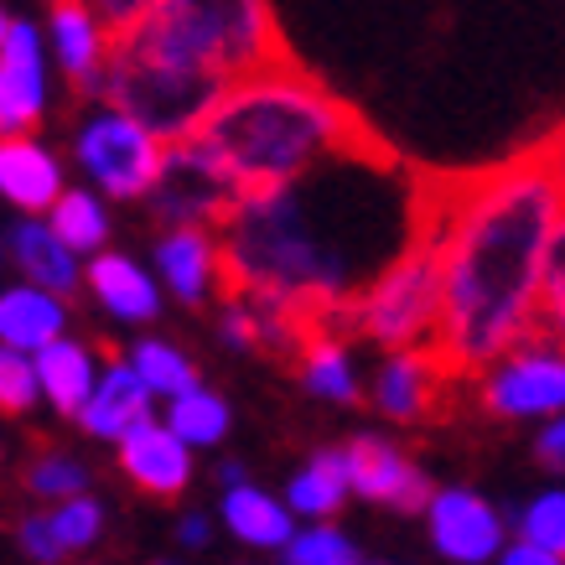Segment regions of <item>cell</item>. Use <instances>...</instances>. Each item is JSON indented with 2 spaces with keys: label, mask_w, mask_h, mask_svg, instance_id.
<instances>
[{
  "label": "cell",
  "mask_w": 565,
  "mask_h": 565,
  "mask_svg": "<svg viewBox=\"0 0 565 565\" xmlns=\"http://www.w3.org/2000/svg\"><path fill=\"white\" fill-rule=\"evenodd\" d=\"M565 198L545 151L420 188V234L441 255L436 353L451 379H482L503 353L534 338L545 265Z\"/></svg>",
  "instance_id": "cell-1"
},
{
  "label": "cell",
  "mask_w": 565,
  "mask_h": 565,
  "mask_svg": "<svg viewBox=\"0 0 565 565\" xmlns=\"http://www.w3.org/2000/svg\"><path fill=\"white\" fill-rule=\"evenodd\" d=\"M420 192H399L384 146L291 188L244 192L218 228L228 291H259L332 322L415 239Z\"/></svg>",
  "instance_id": "cell-2"
},
{
  "label": "cell",
  "mask_w": 565,
  "mask_h": 565,
  "mask_svg": "<svg viewBox=\"0 0 565 565\" xmlns=\"http://www.w3.org/2000/svg\"><path fill=\"white\" fill-rule=\"evenodd\" d=\"M203 140L244 182V192L291 188L332 161L379 151L359 109H348L332 88L317 84L291 57L228 88Z\"/></svg>",
  "instance_id": "cell-3"
},
{
  "label": "cell",
  "mask_w": 565,
  "mask_h": 565,
  "mask_svg": "<svg viewBox=\"0 0 565 565\" xmlns=\"http://www.w3.org/2000/svg\"><path fill=\"white\" fill-rule=\"evenodd\" d=\"M125 42L182 68L213 73L223 84L286 63V36L270 0H161L136 32H125Z\"/></svg>",
  "instance_id": "cell-4"
},
{
  "label": "cell",
  "mask_w": 565,
  "mask_h": 565,
  "mask_svg": "<svg viewBox=\"0 0 565 565\" xmlns=\"http://www.w3.org/2000/svg\"><path fill=\"white\" fill-rule=\"evenodd\" d=\"M228 88L234 84H223L213 73L182 68V63H167V57H151L125 36H115L109 68H104V104L130 115L161 146H182V140L203 136Z\"/></svg>",
  "instance_id": "cell-5"
},
{
  "label": "cell",
  "mask_w": 565,
  "mask_h": 565,
  "mask_svg": "<svg viewBox=\"0 0 565 565\" xmlns=\"http://www.w3.org/2000/svg\"><path fill=\"white\" fill-rule=\"evenodd\" d=\"M338 317H348L384 353L436 348V332H441V255H436V244L415 228V239Z\"/></svg>",
  "instance_id": "cell-6"
},
{
  "label": "cell",
  "mask_w": 565,
  "mask_h": 565,
  "mask_svg": "<svg viewBox=\"0 0 565 565\" xmlns=\"http://www.w3.org/2000/svg\"><path fill=\"white\" fill-rule=\"evenodd\" d=\"M146 203H151V218L161 234L167 228H207V234H218L223 223L234 218V207L244 203V182L198 136L182 140V146H167Z\"/></svg>",
  "instance_id": "cell-7"
},
{
  "label": "cell",
  "mask_w": 565,
  "mask_h": 565,
  "mask_svg": "<svg viewBox=\"0 0 565 565\" xmlns=\"http://www.w3.org/2000/svg\"><path fill=\"white\" fill-rule=\"evenodd\" d=\"M161 156L167 146L109 104L88 109L84 125L73 130V161L88 177V188L104 192L109 203H140L161 172Z\"/></svg>",
  "instance_id": "cell-8"
},
{
  "label": "cell",
  "mask_w": 565,
  "mask_h": 565,
  "mask_svg": "<svg viewBox=\"0 0 565 565\" xmlns=\"http://www.w3.org/2000/svg\"><path fill=\"white\" fill-rule=\"evenodd\" d=\"M478 399L482 411L498 420H555L565 415V348L550 338H524L514 353L478 379Z\"/></svg>",
  "instance_id": "cell-9"
},
{
  "label": "cell",
  "mask_w": 565,
  "mask_h": 565,
  "mask_svg": "<svg viewBox=\"0 0 565 565\" xmlns=\"http://www.w3.org/2000/svg\"><path fill=\"white\" fill-rule=\"evenodd\" d=\"M426 530L436 555L451 565H493L509 550V514L462 482H446L430 493Z\"/></svg>",
  "instance_id": "cell-10"
},
{
  "label": "cell",
  "mask_w": 565,
  "mask_h": 565,
  "mask_svg": "<svg viewBox=\"0 0 565 565\" xmlns=\"http://www.w3.org/2000/svg\"><path fill=\"white\" fill-rule=\"evenodd\" d=\"M343 462L353 493L369 498V503H384V509H399V514H426L430 493H436L426 467L384 436H353L343 446Z\"/></svg>",
  "instance_id": "cell-11"
},
{
  "label": "cell",
  "mask_w": 565,
  "mask_h": 565,
  "mask_svg": "<svg viewBox=\"0 0 565 565\" xmlns=\"http://www.w3.org/2000/svg\"><path fill=\"white\" fill-rule=\"evenodd\" d=\"M47 115V42L32 21H11L0 47V140L26 136Z\"/></svg>",
  "instance_id": "cell-12"
},
{
  "label": "cell",
  "mask_w": 565,
  "mask_h": 565,
  "mask_svg": "<svg viewBox=\"0 0 565 565\" xmlns=\"http://www.w3.org/2000/svg\"><path fill=\"white\" fill-rule=\"evenodd\" d=\"M446 379H451V369L441 363L436 348H405V353H384L369 394H374L379 415H390L399 426H420L441 411Z\"/></svg>",
  "instance_id": "cell-13"
},
{
  "label": "cell",
  "mask_w": 565,
  "mask_h": 565,
  "mask_svg": "<svg viewBox=\"0 0 565 565\" xmlns=\"http://www.w3.org/2000/svg\"><path fill=\"white\" fill-rule=\"evenodd\" d=\"M47 47H52V57H57V68L78 84V94H88V99L104 104V68H109L115 32L94 17L88 0H52Z\"/></svg>",
  "instance_id": "cell-14"
},
{
  "label": "cell",
  "mask_w": 565,
  "mask_h": 565,
  "mask_svg": "<svg viewBox=\"0 0 565 565\" xmlns=\"http://www.w3.org/2000/svg\"><path fill=\"white\" fill-rule=\"evenodd\" d=\"M151 265H156L161 291L177 296L182 307H203V301H213L218 286H228V275H223V244L207 228H167L156 239Z\"/></svg>",
  "instance_id": "cell-15"
},
{
  "label": "cell",
  "mask_w": 565,
  "mask_h": 565,
  "mask_svg": "<svg viewBox=\"0 0 565 565\" xmlns=\"http://www.w3.org/2000/svg\"><path fill=\"white\" fill-rule=\"evenodd\" d=\"M120 472L151 498H182L192 488V446L167 420H146L115 446Z\"/></svg>",
  "instance_id": "cell-16"
},
{
  "label": "cell",
  "mask_w": 565,
  "mask_h": 565,
  "mask_svg": "<svg viewBox=\"0 0 565 565\" xmlns=\"http://www.w3.org/2000/svg\"><path fill=\"white\" fill-rule=\"evenodd\" d=\"M84 286L94 291V301L125 327L156 322V317H161V296H167L161 280H156V270H146L140 259L120 255V249H104V255L88 259Z\"/></svg>",
  "instance_id": "cell-17"
},
{
  "label": "cell",
  "mask_w": 565,
  "mask_h": 565,
  "mask_svg": "<svg viewBox=\"0 0 565 565\" xmlns=\"http://www.w3.org/2000/svg\"><path fill=\"white\" fill-rule=\"evenodd\" d=\"M63 167L57 156L32 136H17V140H0V198L11 207H21L26 218L36 213H52L57 198H63Z\"/></svg>",
  "instance_id": "cell-18"
},
{
  "label": "cell",
  "mask_w": 565,
  "mask_h": 565,
  "mask_svg": "<svg viewBox=\"0 0 565 565\" xmlns=\"http://www.w3.org/2000/svg\"><path fill=\"white\" fill-rule=\"evenodd\" d=\"M151 405H156V394L146 390V379L130 369V359H120V363H109V369L99 374V390H94V399L84 405L78 426H84L94 441L120 446L130 430L151 420Z\"/></svg>",
  "instance_id": "cell-19"
},
{
  "label": "cell",
  "mask_w": 565,
  "mask_h": 565,
  "mask_svg": "<svg viewBox=\"0 0 565 565\" xmlns=\"http://www.w3.org/2000/svg\"><path fill=\"white\" fill-rule=\"evenodd\" d=\"M68 338V296H52L42 286H6L0 291V348L42 353V348Z\"/></svg>",
  "instance_id": "cell-20"
},
{
  "label": "cell",
  "mask_w": 565,
  "mask_h": 565,
  "mask_svg": "<svg viewBox=\"0 0 565 565\" xmlns=\"http://www.w3.org/2000/svg\"><path fill=\"white\" fill-rule=\"evenodd\" d=\"M218 524L239 545H249V550H280L296 540V514L286 509V498H275V493H265V488H255V482H244V488H228L223 493V503H218Z\"/></svg>",
  "instance_id": "cell-21"
},
{
  "label": "cell",
  "mask_w": 565,
  "mask_h": 565,
  "mask_svg": "<svg viewBox=\"0 0 565 565\" xmlns=\"http://www.w3.org/2000/svg\"><path fill=\"white\" fill-rule=\"evenodd\" d=\"M11 259L26 275V286H42L52 296H73L84 286V259L52 234L47 218H21L11 228Z\"/></svg>",
  "instance_id": "cell-22"
},
{
  "label": "cell",
  "mask_w": 565,
  "mask_h": 565,
  "mask_svg": "<svg viewBox=\"0 0 565 565\" xmlns=\"http://www.w3.org/2000/svg\"><path fill=\"white\" fill-rule=\"evenodd\" d=\"M99 359H94V348L78 343V338H63V343H52L36 353V379H42V399H47L57 415H84V405L94 399L99 390Z\"/></svg>",
  "instance_id": "cell-23"
},
{
  "label": "cell",
  "mask_w": 565,
  "mask_h": 565,
  "mask_svg": "<svg viewBox=\"0 0 565 565\" xmlns=\"http://www.w3.org/2000/svg\"><path fill=\"white\" fill-rule=\"evenodd\" d=\"M348 498H353V482H348L343 446H327V451L307 457V462L291 472V482H286V509H291L301 524H327Z\"/></svg>",
  "instance_id": "cell-24"
},
{
  "label": "cell",
  "mask_w": 565,
  "mask_h": 565,
  "mask_svg": "<svg viewBox=\"0 0 565 565\" xmlns=\"http://www.w3.org/2000/svg\"><path fill=\"white\" fill-rule=\"evenodd\" d=\"M296 363H301V384H307V394H317V399H327V405H353V399H359L353 348H348L332 327H317Z\"/></svg>",
  "instance_id": "cell-25"
},
{
  "label": "cell",
  "mask_w": 565,
  "mask_h": 565,
  "mask_svg": "<svg viewBox=\"0 0 565 565\" xmlns=\"http://www.w3.org/2000/svg\"><path fill=\"white\" fill-rule=\"evenodd\" d=\"M52 234L68 244L78 259H94L109 249V207H104V198L94 188H68L63 198H57V207L47 213Z\"/></svg>",
  "instance_id": "cell-26"
},
{
  "label": "cell",
  "mask_w": 565,
  "mask_h": 565,
  "mask_svg": "<svg viewBox=\"0 0 565 565\" xmlns=\"http://www.w3.org/2000/svg\"><path fill=\"white\" fill-rule=\"evenodd\" d=\"M167 426L182 436V441L192 446V451H213V446L228 441V426H234V411H228V399H223L218 390H207V384H198V390L177 394V399H167V415H161Z\"/></svg>",
  "instance_id": "cell-27"
},
{
  "label": "cell",
  "mask_w": 565,
  "mask_h": 565,
  "mask_svg": "<svg viewBox=\"0 0 565 565\" xmlns=\"http://www.w3.org/2000/svg\"><path fill=\"white\" fill-rule=\"evenodd\" d=\"M130 369L146 379V390H151L156 399H177V394H188L203 384V379H198V363L177 343H167V338H140V343L130 348Z\"/></svg>",
  "instance_id": "cell-28"
},
{
  "label": "cell",
  "mask_w": 565,
  "mask_h": 565,
  "mask_svg": "<svg viewBox=\"0 0 565 565\" xmlns=\"http://www.w3.org/2000/svg\"><path fill=\"white\" fill-rule=\"evenodd\" d=\"M509 530H514V540H530L550 555H565V488L534 493L524 509L509 514Z\"/></svg>",
  "instance_id": "cell-29"
},
{
  "label": "cell",
  "mask_w": 565,
  "mask_h": 565,
  "mask_svg": "<svg viewBox=\"0 0 565 565\" xmlns=\"http://www.w3.org/2000/svg\"><path fill=\"white\" fill-rule=\"evenodd\" d=\"M52 534H57V545L68 550V555H78V550H94L104 540V524H109V514H104V503L94 493H78L68 498V503H52Z\"/></svg>",
  "instance_id": "cell-30"
},
{
  "label": "cell",
  "mask_w": 565,
  "mask_h": 565,
  "mask_svg": "<svg viewBox=\"0 0 565 565\" xmlns=\"http://www.w3.org/2000/svg\"><path fill=\"white\" fill-rule=\"evenodd\" d=\"M280 565H359V545L338 524H301L280 550Z\"/></svg>",
  "instance_id": "cell-31"
},
{
  "label": "cell",
  "mask_w": 565,
  "mask_h": 565,
  "mask_svg": "<svg viewBox=\"0 0 565 565\" xmlns=\"http://www.w3.org/2000/svg\"><path fill=\"white\" fill-rule=\"evenodd\" d=\"M88 482H94V472L68 451H47V457H36L26 467V488L36 498H52V503H68V498L88 493Z\"/></svg>",
  "instance_id": "cell-32"
},
{
  "label": "cell",
  "mask_w": 565,
  "mask_h": 565,
  "mask_svg": "<svg viewBox=\"0 0 565 565\" xmlns=\"http://www.w3.org/2000/svg\"><path fill=\"white\" fill-rule=\"evenodd\" d=\"M42 399V379H36V359L0 348V415H26Z\"/></svg>",
  "instance_id": "cell-33"
},
{
  "label": "cell",
  "mask_w": 565,
  "mask_h": 565,
  "mask_svg": "<svg viewBox=\"0 0 565 565\" xmlns=\"http://www.w3.org/2000/svg\"><path fill=\"white\" fill-rule=\"evenodd\" d=\"M534 332L565 348V218H561V228H555V244H550L545 296H540V322H534Z\"/></svg>",
  "instance_id": "cell-34"
},
{
  "label": "cell",
  "mask_w": 565,
  "mask_h": 565,
  "mask_svg": "<svg viewBox=\"0 0 565 565\" xmlns=\"http://www.w3.org/2000/svg\"><path fill=\"white\" fill-rule=\"evenodd\" d=\"M17 545L26 550V561L36 565H63L68 561V550L57 545V534H52V519L47 514H26L17 524Z\"/></svg>",
  "instance_id": "cell-35"
},
{
  "label": "cell",
  "mask_w": 565,
  "mask_h": 565,
  "mask_svg": "<svg viewBox=\"0 0 565 565\" xmlns=\"http://www.w3.org/2000/svg\"><path fill=\"white\" fill-rule=\"evenodd\" d=\"M88 6H94V17H99L109 32L125 36V32H136L140 21L161 6V0H88Z\"/></svg>",
  "instance_id": "cell-36"
},
{
  "label": "cell",
  "mask_w": 565,
  "mask_h": 565,
  "mask_svg": "<svg viewBox=\"0 0 565 565\" xmlns=\"http://www.w3.org/2000/svg\"><path fill=\"white\" fill-rule=\"evenodd\" d=\"M218 343L234 348V353H255V322H249L239 296H228L218 307Z\"/></svg>",
  "instance_id": "cell-37"
},
{
  "label": "cell",
  "mask_w": 565,
  "mask_h": 565,
  "mask_svg": "<svg viewBox=\"0 0 565 565\" xmlns=\"http://www.w3.org/2000/svg\"><path fill=\"white\" fill-rule=\"evenodd\" d=\"M534 457H540V467H550V472H565V415H555V420L540 426V436H534Z\"/></svg>",
  "instance_id": "cell-38"
},
{
  "label": "cell",
  "mask_w": 565,
  "mask_h": 565,
  "mask_svg": "<svg viewBox=\"0 0 565 565\" xmlns=\"http://www.w3.org/2000/svg\"><path fill=\"white\" fill-rule=\"evenodd\" d=\"M493 565H565V555H550V550L530 545V540H509V550Z\"/></svg>",
  "instance_id": "cell-39"
},
{
  "label": "cell",
  "mask_w": 565,
  "mask_h": 565,
  "mask_svg": "<svg viewBox=\"0 0 565 565\" xmlns=\"http://www.w3.org/2000/svg\"><path fill=\"white\" fill-rule=\"evenodd\" d=\"M177 540H182V550H207L213 545V519L207 514H182L177 519Z\"/></svg>",
  "instance_id": "cell-40"
},
{
  "label": "cell",
  "mask_w": 565,
  "mask_h": 565,
  "mask_svg": "<svg viewBox=\"0 0 565 565\" xmlns=\"http://www.w3.org/2000/svg\"><path fill=\"white\" fill-rule=\"evenodd\" d=\"M545 151V161H550V172H555V188H561V198H565V125L555 130V136L540 146Z\"/></svg>",
  "instance_id": "cell-41"
},
{
  "label": "cell",
  "mask_w": 565,
  "mask_h": 565,
  "mask_svg": "<svg viewBox=\"0 0 565 565\" xmlns=\"http://www.w3.org/2000/svg\"><path fill=\"white\" fill-rule=\"evenodd\" d=\"M218 482H223V493H228V488H244V482H249V467L244 462H218Z\"/></svg>",
  "instance_id": "cell-42"
},
{
  "label": "cell",
  "mask_w": 565,
  "mask_h": 565,
  "mask_svg": "<svg viewBox=\"0 0 565 565\" xmlns=\"http://www.w3.org/2000/svg\"><path fill=\"white\" fill-rule=\"evenodd\" d=\"M6 32H11V21H6V17H0V47H6Z\"/></svg>",
  "instance_id": "cell-43"
},
{
  "label": "cell",
  "mask_w": 565,
  "mask_h": 565,
  "mask_svg": "<svg viewBox=\"0 0 565 565\" xmlns=\"http://www.w3.org/2000/svg\"><path fill=\"white\" fill-rule=\"evenodd\" d=\"M151 565H182V561H151Z\"/></svg>",
  "instance_id": "cell-44"
}]
</instances>
